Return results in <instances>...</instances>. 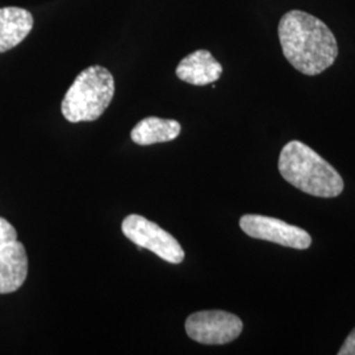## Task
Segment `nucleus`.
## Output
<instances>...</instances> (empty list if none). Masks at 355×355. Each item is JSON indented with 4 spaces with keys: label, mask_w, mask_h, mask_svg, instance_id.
<instances>
[{
    "label": "nucleus",
    "mask_w": 355,
    "mask_h": 355,
    "mask_svg": "<svg viewBox=\"0 0 355 355\" xmlns=\"http://www.w3.org/2000/svg\"><path fill=\"white\" fill-rule=\"evenodd\" d=\"M33 16L19 7L0 8V53L11 51L31 33Z\"/></svg>",
    "instance_id": "1a4fd4ad"
},
{
    "label": "nucleus",
    "mask_w": 355,
    "mask_h": 355,
    "mask_svg": "<svg viewBox=\"0 0 355 355\" xmlns=\"http://www.w3.org/2000/svg\"><path fill=\"white\" fill-rule=\"evenodd\" d=\"M338 355H355V328L345 340Z\"/></svg>",
    "instance_id": "f8f14e48"
},
{
    "label": "nucleus",
    "mask_w": 355,
    "mask_h": 355,
    "mask_svg": "<svg viewBox=\"0 0 355 355\" xmlns=\"http://www.w3.org/2000/svg\"><path fill=\"white\" fill-rule=\"evenodd\" d=\"M114 95V79L103 66L95 64L79 73L64 95L61 111L69 123L98 120Z\"/></svg>",
    "instance_id": "7ed1b4c3"
},
{
    "label": "nucleus",
    "mask_w": 355,
    "mask_h": 355,
    "mask_svg": "<svg viewBox=\"0 0 355 355\" xmlns=\"http://www.w3.org/2000/svg\"><path fill=\"white\" fill-rule=\"evenodd\" d=\"M279 173L297 190L318 198H336L343 191L338 171L300 141H291L282 149Z\"/></svg>",
    "instance_id": "f03ea898"
},
{
    "label": "nucleus",
    "mask_w": 355,
    "mask_h": 355,
    "mask_svg": "<svg viewBox=\"0 0 355 355\" xmlns=\"http://www.w3.org/2000/svg\"><path fill=\"white\" fill-rule=\"evenodd\" d=\"M177 76L193 86L215 83L223 74V66L208 51H196L183 58L177 67Z\"/></svg>",
    "instance_id": "6e6552de"
},
{
    "label": "nucleus",
    "mask_w": 355,
    "mask_h": 355,
    "mask_svg": "<svg viewBox=\"0 0 355 355\" xmlns=\"http://www.w3.org/2000/svg\"><path fill=\"white\" fill-rule=\"evenodd\" d=\"M121 230L137 248L150 250L168 263L179 265L184 259L186 254L177 239L142 216H127L121 224Z\"/></svg>",
    "instance_id": "20e7f679"
},
{
    "label": "nucleus",
    "mask_w": 355,
    "mask_h": 355,
    "mask_svg": "<svg viewBox=\"0 0 355 355\" xmlns=\"http://www.w3.org/2000/svg\"><path fill=\"white\" fill-rule=\"evenodd\" d=\"M17 240V232L6 218L0 217V248Z\"/></svg>",
    "instance_id": "9b49d317"
},
{
    "label": "nucleus",
    "mask_w": 355,
    "mask_h": 355,
    "mask_svg": "<svg viewBox=\"0 0 355 355\" xmlns=\"http://www.w3.org/2000/svg\"><path fill=\"white\" fill-rule=\"evenodd\" d=\"M28 275V257L21 242L13 241L0 248V293L17 291Z\"/></svg>",
    "instance_id": "0eeeda50"
},
{
    "label": "nucleus",
    "mask_w": 355,
    "mask_h": 355,
    "mask_svg": "<svg viewBox=\"0 0 355 355\" xmlns=\"http://www.w3.org/2000/svg\"><path fill=\"white\" fill-rule=\"evenodd\" d=\"M280 46L287 61L304 76H318L334 64L338 45L333 32L318 17L292 10L280 19Z\"/></svg>",
    "instance_id": "f257e3e1"
},
{
    "label": "nucleus",
    "mask_w": 355,
    "mask_h": 355,
    "mask_svg": "<svg viewBox=\"0 0 355 355\" xmlns=\"http://www.w3.org/2000/svg\"><path fill=\"white\" fill-rule=\"evenodd\" d=\"M182 127L177 120H166L159 117L142 119L136 127L132 129L130 137L137 145L148 146L159 142L175 140L180 135Z\"/></svg>",
    "instance_id": "9d476101"
},
{
    "label": "nucleus",
    "mask_w": 355,
    "mask_h": 355,
    "mask_svg": "<svg viewBox=\"0 0 355 355\" xmlns=\"http://www.w3.org/2000/svg\"><path fill=\"white\" fill-rule=\"evenodd\" d=\"M243 329L241 318L225 311H202L186 320L191 340L203 345H225L234 341Z\"/></svg>",
    "instance_id": "39448f33"
},
{
    "label": "nucleus",
    "mask_w": 355,
    "mask_h": 355,
    "mask_svg": "<svg viewBox=\"0 0 355 355\" xmlns=\"http://www.w3.org/2000/svg\"><path fill=\"white\" fill-rule=\"evenodd\" d=\"M240 227L252 239L274 242L286 248L304 250L312 239L304 229L287 224L279 218L261 215H245L240 218Z\"/></svg>",
    "instance_id": "423d86ee"
}]
</instances>
